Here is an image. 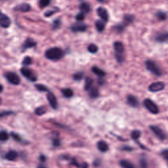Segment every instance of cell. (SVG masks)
I'll return each instance as SVG.
<instances>
[{"label": "cell", "mask_w": 168, "mask_h": 168, "mask_svg": "<svg viewBox=\"0 0 168 168\" xmlns=\"http://www.w3.org/2000/svg\"><path fill=\"white\" fill-rule=\"evenodd\" d=\"M61 92H62L63 96L67 99L71 98L73 97V95H74V91L70 88L63 89H62V91H61Z\"/></svg>", "instance_id": "obj_26"}, {"label": "cell", "mask_w": 168, "mask_h": 168, "mask_svg": "<svg viewBox=\"0 0 168 168\" xmlns=\"http://www.w3.org/2000/svg\"><path fill=\"white\" fill-rule=\"evenodd\" d=\"M53 145L55 147H58L60 145V141L58 138L53 139Z\"/></svg>", "instance_id": "obj_44"}, {"label": "cell", "mask_w": 168, "mask_h": 168, "mask_svg": "<svg viewBox=\"0 0 168 168\" xmlns=\"http://www.w3.org/2000/svg\"><path fill=\"white\" fill-rule=\"evenodd\" d=\"M93 79L89 77H86L85 78V84H84V89L86 91H89L93 87Z\"/></svg>", "instance_id": "obj_24"}, {"label": "cell", "mask_w": 168, "mask_h": 168, "mask_svg": "<svg viewBox=\"0 0 168 168\" xmlns=\"http://www.w3.org/2000/svg\"><path fill=\"white\" fill-rule=\"evenodd\" d=\"M89 96L91 99H96L99 96V90L97 87H92L88 91Z\"/></svg>", "instance_id": "obj_22"}, {"label": "cell", "mask_w": 168, "mask_h": 168, "mask_svg": "<svg viewBox=\"0 0 168 168\" xmlns=\"http://www.w3.org/2000/svg\"><path fill=\"white\" fill-rule=\"evenodd\" d=\"M145 66L146 68L148 70L150 71L152 74H153L157 76H161L162 73V70L159 66L156 64V63L154 61H152L151 60H148L145 62Z\"/></svg>", "instance_id": "obj_2"}, {"label": "cell", "mask_w": 168, "mask_h": 168, "mask_svg": "<svg viewBox=\"0 0 168 168\" xmlns=\"http://www.w3.org/2000/svg\"><path fill=\"white\" fill-rule=\"evenodd\" d=\"M59 11V9L58 8V7H55V8H53V9L46 11V12L44 13V16L45 17H50L52 16V15H53L56 13L58 12Z\"/></svg>", "instance_id": "obj_34"}, {"label": "cell", "mask_w": 168, "mask_h": 168, "mask_svg": "<svg viewBox=\"0 0 168 168\" xmlns=\"http://www.w3.org/2000/svg\"><path fill=\"white\" fill-rule=\"evenodd\" d=\"M14 114L13 112H11V111H2L1 112V118H3V116H9L11 115V114Z\"/></svg>", "instance_id": "obj_45"}, {"label": "cell", "mask_w": 168, "mask_h": 168, "mask_svg": "<svg viewBox=\"0 0 168 168\" xmlns=\"http://www.w3.org/2000/svg\"><path fill=\"white\" fill-rule=\"evenodd\" d=\"M20 71L21 74L25 78L28 79L30 82H34L37 81V76L34 73V72L31 69H30V68H28L27 67H22V68H21Z\"/></svg>", "instance_id": "obj_5"}, {"label": "cell", "mask_w": 168, "mask_h": 168, "mask_svg": "<svg viewBox=\"0 0 168 168\" xmlns=\"http://www.w3.org/2000/svg\"><path fill=\"white\" fill-rule=\"evenodd\" d=\"M127 103L131 107L136 108L139 106V101L137 98L132 95H129L127 97Z\"/></svg>", "instance_id": "obj_15"}, {"label": "cell", "mask_w": 168, "mask_h": 168, "mask_svg": "<svg viewBox=\"0 0 168 168\" xmlns=\"http://www.w3.org/2000/svg\"><path fill=\"white\" fill-rule=\"evenodd\" d=\"M139 166L140 168H148V164L146 159L144 158H141L139 161Z\"/></svg>", "instance_id": "obj_40"}, {"label": "cell", "mask_w": 168, "mask_h": 168, "mask_svg": "<svg viewBox=\"0 0 168 168\" xmlns=\"http://www.w3.org/2000/svg\"><path fill=\"white\" fill-rule=\"evenodd\" d=\"M51 3V0H39V6L40 8H45Z\"/></svg>", "instance_id": "obj_39"}, {"label": "cell", "mask_w": 168, "mask_h": 168, "mask_svg": "<svg viewBox=\"0 0 168 168\" xmlns=\"http://www.w3.org/2000/svg\"><path fill=\"white\" fill-rule=\"evenodd\" d=\"M144 107L146 108L148 111L153 114H157L159 112V108L156 105V103L152 101L150 99H146L143 102Z\"/></svg>", "instance_id": "obj_4"}, {"label": "cell", "mask_w": 168, "mask_h": 168, "mask_svg": "<svg viewBox=\"0 0 168 168\" xmlns=\"http://www.w3.org/2000/svg\"><path fill=\"white\" fill-rule=\"evenodd\" d=\"M64 55V53L63 49L57 47L49 48L45 53V58L52 61L59 60L63 58Z\"/></svg>", "instance_id": "obj_1"}, {"label": "cell", "mask_w": 168, "mask_h": 168, "mask_svg": "<svg viewBox=\"0 0 168 168\" xmlns=\"http://www.w3.org/2000/svg\"><path fill=\"white\" fill-rule=\"evenodd\" d=\"M91 71L93 72V74L98 76L99 78H103L106 75V73L104 71L96 66H94L92 67Z\"/></svg>", "instance_id": "obj_23"}, {"label": "cell", "mask_w": 168, "mask_h": 168, "mask_svg": "<svg viewBox=\"0 0 168 168\" xmlns=\"http://www.w3.org/2000/svg\"><path fill=\"white\" fill-rule=\"evenodd\" d=\"M97 13L98 16L101 18V20L105 21V22L108 21L109 15L108 11L102 7H99L97 9Z\"/></svg>", "instance_id": "obj_12"}, {"label": "cell", "mask_w": 168, "mask_h": 168, "mask_svg": "<svg viewBox=\"0 0 168 168\" xmlns=\"http://www.w3.org/2000/svg\"><path fill=\"white\" fill-rule=\"evenodd\" d=\"M31 9L32 7L30 4H28L27 3H21V4L17 5L14 8V10L20 11V12L22 13H27L29 12V11L31 10Z\"/></svg>", "instance_id": "obj_14"}, {"label": "cell", "mask_w": 168, "mask_h": 168, "mask_svg": "<svg viewBox=\"0 0 168 168\" xmlns=\"http://www.w3.org/2000/svg\"><path fill=\"white\" fill-rule=\"evenodd\" d=\"M11 24V20L9 16L3 13L0 15V26L3 28H8Z\"/></svg>", "instance_id": "obj_7"}, {"label": "cell", "mask_w": 168, "mask_h": 168, "mask_svg": "<svg viewBox=\"0 0 168 168\" xmlns=\"http://www.w3.org/2000/svg\"><path fill=\"white\" fill-rule=\"evenodd\" d=\"M133 150V148L129 146H124L121 148V150H124V151H131Z\"/></svg>", "instance_id": "obj_47"}, {"label": "cell", "mask_w": 168, "mask_h": 168, "mask_svg": "<svg viewBox=\"0 0 168 168\" xmlns=\"http://www.w3.org/2000/svg\"><path fill=\"white\" fill-rule=\"evenodd\" d=\"M154 40L158 43H165L168 41V32H160L156 34Z\"/></svg>", "instance_id": "obj_13"}, {"label": "cell", "mask_w": 168, "mask_h": 168, "mask_svg": "<svg viewBox=\"0 0 168 168\" xmlns=\"http://www.w3.org/2000/svg\"><path fill=\"white\" fill-rule=\"evenodd\" d=\"M3 85H1V92L2 93V91H3Z\"/></svg>", "instance_id": "obj_52"}, {"label": "cell", "mask_w": 168, "mask_h": 168, "mask_svg": "<svg viewBox=\"0 0 168 168\" xmlns=\"http://www.w3.org/2000/svg\"><path fill=\"white\" fill-rule=\"evenodd\" d=\"M97 148L101 152H106L109 150L108 144L105 141H99L97 144Z\"/></svg>", "instance_id": "obj_17"}, {"label": "cell", "mask_w": 168, "mask_h": 168, "mask_svg": "<svg viewBox=\"0 0 168 168\" xmlns=\"http://www.w3.org/2000/svg\"><path fill=\"white\" fill-rule=\"evenodd\" d=\"M141 135V133L139 130H133L131 133V138L134 141H135L136 143H139L138 139L140 138Z\"/></svg>", "instance_id": "obj_29"}, {"label": "cell", "mask_w": 168, "mask_h": 168, "mask_svg": "<svg viewBox=\"0 0 168 168\" xmlns=\"http://www.w3.org/2000/svg\"><path fill=\"white\" fill-rule=\"evenodd\" d=\"M120 165L122 168H135V166L127 160H121L120 162Z\"/></svg>", "instance_id": "obj_27"}, {"label": "cell", "mask_w": 168, "mask_h": 168, "mask_svg": "<svg viewBox=\"0 0 168 168\" xmlns=\"http://www.w3.org/2000/svg\"><path fill=\"white\" fill-rule=\"evenodd\" d=\"M135 20V17L133 16V15L131 14H126L124 15V19H123V22H122V23L124 24V26H127L129 24H131L132 22L134 21Z\"/></svg>", "instance_id": "obj_19"}, {"label": "cell", "mask_w": 168, "mask_h": 168, "mask_svg": "<svg viewBox=\"0 0 168 168\" xmlns=\"http://www.w3.org/2000/svg\"><path fill=\"white\" fill-rule=\"evenodd\" d=\"M150 129H151L152 131L153 132L154 134L156 135V136L158 138L160 139V140L163 141V140L166 139V133H164L160 128H158V126L151 125V126H150Z\"/></svg>", "instance_id": "obj_10"}, {"label": "cell", "mask_w": 168, "mask_h": 168, "mask_svg": "<svg viewBox=\"0 0 168 168\" xmlns=\"http://www.w3.org/2000/svg\"><path fill=\"white\" fill-rule=\"evenodd\" d=\"M156 17H157L159 21H166L167 18V15L165 12H163L162 11H159L156 13Z\"/></svg>", "instance_id": "obj_28"}, {"label": "cell", "mask_w": 168, "mask_h": 168, "mask_svg": "<svg viewBox=\"0 0 168 168\" xmlns=\"http://www.w3.org/2000/svg\"><path fill=\"white\" fill-rule=\"evenodd\" d=\"M95 26L97 30L99 32H102L105 30L106 26V22L102 20H97L95 22Z\"/></svg>", "instance_id": "obj_21"}, {"label": "cell", "mask_w": 168, "mask_h": 168, "mask_svg": "<svg viewBox=\"0 0 168 168\" xmlns=\"http://www.w3.org/2000/svg\"><path fill=\"white\" fill-rule=\"evenodd\" d=\"M98 47L96 44H91L88 45L87 47V51H88L90 53H92V54H94V53H96L98 51Z\"/></svg>", "instance_id": "obj_32"}, {"label": "cell", "mask_w": 168, "mask_h": 168, "mask_svg": "<svg viewBox=\"0 0 168 168\" xmlns=\"http://www.w3.org/2000/svg\"><path fill=\"white\" fill-rule=\"evenodd\" d=\"M97 1L100 3H104L105 2V0H97Z\"/></svg>", "instance_id": "obj_51"}, {"label": "cell", "mask_w": 168, "mask_h": 168, "mask_svg": "<svg viewBox=\"0 0 168 168\" xmlns=\"http://www.w3.org/2000/svg\"><path fill=\"white\" fill-rule=\"evenodd\" d=\"M76 21L78 22L83 21L84 19H85V14L82 12H79V13L76 15Z\"/></svg>", "instance_id": "obj_42"}, {"label": "cell", "mask_w": 168, "mask_h": 168, "mask_svg": "<svg viewBox=\"0 0 168 168\" xmlns=\"http://www.w3.org/2000/svg\"><path fill=\"white\" fill-rule=\"evenodd\" d=\"M114 49L116 54H124L125 51V47L124 44L120 41H115L113 45Z\"/></svg>", "instance_id": "obj_16"}, {"label": "cell", "mask_w": 168, "mask_h": 168, "mask_svg": "<svg viewBox=\"0 0 168 168\" xmlns=\"http://www.w3.org/2000/svg\"><path fill=\"white\" fill-rule=\"evenodd\" d=\"M35 87L36 89L40 92H49V91L48 87L43 85V84H36Z\"/></svg>", "instance_id": "obj_31"}, {"label": "cell", "mask_w": 168, "mask_h": 168, "mask_svg": "<svg viewBox=\"0 0 168 168\" xmlns=\"http://www.w3.org/2000/svg\"><path fill=\"white\" fill-rule=\"evenodd\" d=\"M70 30L72 32L77 33V32H86L87 29V26L83 22H77L72 24L70 26Z\"/></svg>", "instance_id": "obj_6"}, {"label": "cell", "mask_w": 168, "mask_h": 168, "mask_svg": "<svg viewBox=\"0 0 168 168\" xmlns=\"http://www.w3.org/2000/svg\"><path fill=\"white\" fill-rule=\"evenodd\" d=\"M83 77L84 73L83 72H78L72 76V78H73L75 81H80V80H82L83 78Z\"/></svg>", "instance_id": "obj_36"}, {"label": "cell", "mask_w": 168, "mask_h": 168, "mask_svg": "<svg viewBox=\"0 0 168 168\" xmlns=\"http://www.w3.org/2000/svg\"><path fill=\"white\" fill-rule=\"evenodd\" d=\"M4 76L7 82L13 86H18L21 83L20 77L13 72H7Z\"/></svg>", "instance_id": "obj_3"}, {"label": "cell", "mask_w": 168, "mask_h": 168, "mask_svg": "<svg viewBox=\"0 0 168 168\" xmlns=\"http://www.w3.org/2000/svg\"><path fill=\"white\" fill-rule=\"evenodd\" d=\"M162 156L163 157L164 159H166L167 160H168V149H166V150H163L162 153H161Z\"/></svg>", "instance_id": "obj_46"}, {"label": "cell", "mask_w": 168, "mask_h": 168, "mask_svg": "<svg viewBox=\"0 0 168 168\" xmlns=\"http://www.w3.org/2000/svg\"><path fill=\"white\" fill-rule=\"evenodd\" d=\"M18 157V153L15 150H9L4 156V158L9 161H14Z\"/></svg>", "instance_id": "obj_18"}, {"label": "cell", "mask_w": 168, "mask_h": 168, "mask_svg": "<svg viewBox=\"0 0 168 168\" xmlns=\"http://www.w3.org/2000/svg\"><path fill=\"white\" fill-rule=\"evenodd\" d=\"M61 24H62V22H61V20L60 18H57L55 20L53 21L52 23V28L53 30H57L59 29Z\"/></svg>", "instance_id": "obj_33"}, {"label": "cell", "mask_w": 168, "mask_h": 168, "mask_svg": "<svg viewBox=\"0 0 168 168\" xmlns=\"http://www.w3.org/2000/svg\"><path fill=\"white\" fill-rule=\"evenodd\" d=\"M32 63V60L28 56L25 57L23 59V60H22V66H24V67H27L28 66L30 65Z\"/></svg>", "instance_id": "obj_35"}, {"label": "cell", "mask_w": 168, "mask_h": 168, "mask_svg": "<svg viewBox=\"0 0 168 168\" xmlns=\"http://www.w3.org/2000/svg\"><path fill=\"white\" fill-rule=\"evenodd\" d=\"M115 57L118 63H123L125 60V56L124 54H115Z\"/></svg>", "instance_id": "obj_43"}, {"label": "cell", "mask_w": 168, "mask_h": 168, "mask_svg": "<svg viewBox=\"0 0 168 168\" xmlns=\"http://www.w3.org/2000/svg\"><path fill=\"white\" fill-rule=\"evenodd\" d=\"M125 28V26L121 22V24H117L116 26H114V30H115V31L117 33H121L124 30Z\"/></svg>", "instance_id": "obj_38"}, {"label": "cell", "mask_w": 168, "mask_h": 168, "mask_svg": "<svg viewBox=\"0 0 168 168\" xmlns=\"http://www.w3.org/2000/svg\"><path fill=\"white\" fill-rule=\"evenodd\" d=\"M9 137V134L6 131L3 130L0 133V140H1L2 142H5V141H7Z\"/></svg>", "instance_id": "obj_37"}, {"label": "cell", "mask_w": 168, "mask_h": 168, "mask_svg": "<svg viewBox=\"0 0 168 168\" xmlns=\"http://www.w3.org/2000/svg\"><path fill=\"white\" fill-rule=\"evenodd\" d=\"M40 160L41 161V162L43 163V162H45V160H46V157H45L44 155H41L40 156Z\"/></svg>", "instance_id": "obj_49"}, {"label": "cell", "mask_w": 168, "mask_h": 168, "mask_svg": "<svg viewBox=\"0 0 168 168\" xmlns=\"http://www.w3.org/2000/svg\"><path fill=\"white\" fill-rule=\"evenodd\" d=\"M37 45V42L34 41L32 38L28 37L26 38L25 40V41H24V43L22 44L21 49L22 50V52L27 50L28 49H30V48H33L35 47Z\"/></svg>", "instance_id": "obj_8"}, {"label": "cell", "mask_w": 168, "mask_h": 168, "mask_svg": "<svg viewBox=\"0 0 168 168\" xmlns=\"http://www.w3.org/2000/svg\"><path fill=\"white\" fill-rule=\"evenodd\" d=\"M98 83L99 84L100 86H102V85H104V84L105 83V80L103 79L102 78H100L99 79H98Z\"/></svg>", "instance_id": "obj_48"}, {"label": "cell", "mask_w": 168, "mask_h": 168, "mask_svg": "<svg viewBox=\"0 0 168 168\" xmlns=\"http://www.w3.org/2000/svg\"><path fill=\"white\" fill-rule=\"evenodd\" d=\"M37 168H47V167H45V166H44V165H42V164H41V165L38 166Z\"/></svg>", "instance_id": "obj_50"}, {"label": "cell", "mask_w": 168, "mask_h": 168, "mask_svg": "<svg viewBox=\"0 0 168 168\" xmlns=\"http://www.w3.org/2000/svg\"><path fill=\"white\" fill-rule=\"evenodd\" d=\"M70 163L72 164V165H73V166L77 167H79V168H87L88 167V164H87V163L84 162V163H80L74 158L71 159Z\"/></svg>", "instance_id": "obj_25"}, {"label": "cell", "mask_w": 168, "mask_h": 168, "mask_svg": "<svg viewBox=\"0 0 168 168\" xmlns=\"http://www.w3.org/2000/svg\"><path fill=\"white\" fill-rule=\"evenodd\" d=\"M79 9L80 11H81V12H82V13H83L84 14L89 13L91 10V5H90L89 3H88L87 2L82 3L79 6Z\"/></svg>", "instance_id": "obj_20"}, {"label": "cell", "mask_w": 168, "mask_h": 168, "mask_svg": "<svg viewBox=\"0 0 168 168\" xmlns=\"http://www.w3.org/2000/svg\"><path fill=\"white\" fill-rule=\"evenodd\" d=\"M47 110L45 108V106H40V107H37L35 109V114L37 116H42L46 113Z\"/></svg>", "instance_id": "obj_30"}, {"label": "cell", "mask_w": 168, "mask_h": 168, "mask_svg": "<svg viewBox=\"0 0 168 168\" xmlns=\"http://www.w3.org/2000/svg\"><path fill=\"white\" fill-rule=\"evenodd\" d=\"M164 88H165V84L162 82H157L150 84L148 87V90L151 92H158L163 90Z\"/></svg>", "instance_id": "obj_11"}, {"label": "cell", "mask_w": 168, "mask_h": 168, "mask_svg": "<svg viewBox=\"0 0 168 168\" xmlns=\"http://www.w3.org/2000/svg\"><path fill=\"white\" fill-rule=\"evenodd\" d=\"M47 99L51 108L54 110H57L58 108V102H57L55 95L51 91H49L47 94Z\"/></svg>", "instance_id": "obj_9"}, {"label": "cell", "mask_w": 168, "mask_h": 168, "mask_svg": "<svg viewBox=\"0 0 168 168\" xmlns=\"http://www.w3.org/2000/svg\"><path fill=\"white\" fill-rule=\"evenodd\" d=\"M11 135L15 141H18V142H20V143L22 142V139L21 138V137L19 135H18L17 133H14V132H11Z\"/></svg>", "instance_id": "obj_41"}]
</instances>
